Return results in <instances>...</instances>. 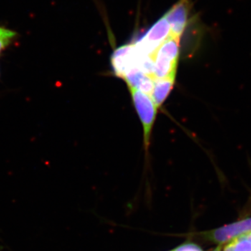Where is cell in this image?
<instances>
[{
    "label": "cell",
    "instance_id": "9",
    "mask_svg": "<svg viewBox=\"0 0 251 251\" xmlns=\"http://www.w3.org/2000/svg\"><path fill=\"white\" fill-rule=\"evenodd\" d=\"M12 39H0V53L4 50L5 49L11 44Z\"/></svg>",
    "mask_w": 251,
    "mask_h": 251
},
{
    "label": "cell",
    "instance_id": "3",
    "mask_svg": "<svg viewBox=\"0 0 251 251\" xmlns=\"http://www.w3.org/2000/svg\"><path fill=\"white\" fill-rule=\"evenodd\" d=\"M249 232H251V218L204 232L203 235L211 242L221 246Z\"/></svg>",
    "mask_w": 251,
    "mask_h": 251
},
{
    "label": "cell",
    "instance_id": "7",
    "mask_svg": "<svg viewBox=\"0 0 251 251\" xmlns=\"http://www.w3.org/2000/svg\"><path fill=\"white\" fill-rule=\"evenodd\" d=\"M173 251H202L201 248L198 247L197 245L191 243L188 244H183V245L178 247Z\"/></svg>",
    "mask_w": 251,
    "mask_h": 251
},
{
    "label": "cell",
    "instance_id": "1",
    "mask_svg": "<svg viewBox=\"0 0 251 251\" xmlns=\"http://www.w3.org/2000/svg\"><path fill=\"white\" fill-rule=\"evenodd\" d=\"M172 26L173 31L171 35L159 46L153 55L154 79H175L176 76L179 61V42L183 33L175 29L173 25Z\"/></svg>",
    "mask_w": 251,
    "mask_h": 251
},
{
    "label": "cell",
    "instance_id": "10",
    "mask_svg": "<svg viewBox=\"0 0 251 251\" xmlns=\"http://www.w3.org/2000/svg\"><path fill=\"white\" fill-rule=\"evenodd\" d=\"M214 251H221V246H220V247L216 248L215 250Z\"/></svg>",
    "mask_w": 251,
    "mask_h": 251
},
{
    "label": "cell",
    "instance_id": "8",
    "mask_svg": "<svg viewBox=\"0 0 251 251\" xmlns=\"http://www.w3.org/2000/svg\"><path fill=\"white\" fill-rule=\"evenodd\" d=\"M16 35V33L14 31L6 29V28L0 27V39H13Z\"/></svg>",
    "mask_w": 251,
    "mask_h": 251
},
{
    "label": "cell",
    "instance_id": "6",
    "mask_svg": "<svg viewBox=\"0 0 251 251\" xmlns=\"http://www.w3.org/2000/svg\"><path fill=\"white\" fill-rule=\"evenodd\" d=\"M154 77L151 75H145L138 85L137 89L151 97L154 87Z\"/></svg>",
    "mask_w": 251,
    "mask_h": 251
},
{
    "label": "cell",
    "instance_id": "5",
    "mask_svg": "<svg viewBox=\"0 0 251 251\" xmlns=\"http://www.w3.org/2000/svg\"><path fill=\"white\" fill-rule=\"evenodd\" d=\"M175 79H155L154 87L151 98L156 108H159L171 93Z\"/></svg>",
    "mask_w": 251,
    "mask_h": 251
},
{
    "label": "cell",
    "instance_id": "4",
    "mask_svg": "<svg viewBox=\"0 0 251 251\" xmlns=\"http://www.w3.org/2000/svg\"><path fill=\"white\" fill-rule=\"evenodd\" d=\"M112 69L117 77L123 79L126 72L133 66L130 44L120 46L112 54Z\"/></svg>",
    "mask_w": 251,
    "mask_h": 251
},
{
    "label": "cell",
    "instance_id": "11",
    "mask_svg": "<svg viewBox=\"0 0 251 251\" xmlns=\"http://www.w3.org/2000/svg\"></svg>",
    "mask_w": 251,
    "mask_h": 251
},
{
    "label": "cell",
    "instance_id": "2",
    "mask_svg": "<svg viewBox=\"0 0 251 251\" xmlns=\"http://www.w3.org/2000/svg\"><path fill=\"white\" fill-rule=\"evenodd\" d=\"M136 111L143 126L145 147L150 145V135L156 115V107L152 99L148 94L136 88H129Z\"/></svg>",
    "mask_w": 251,
    "mask_h": 251
}]
</instances>
